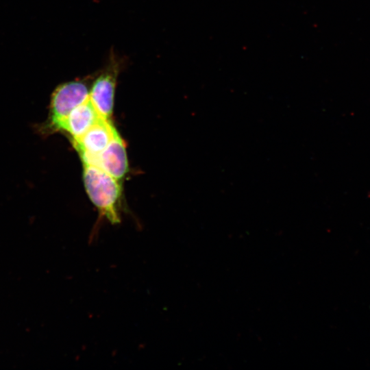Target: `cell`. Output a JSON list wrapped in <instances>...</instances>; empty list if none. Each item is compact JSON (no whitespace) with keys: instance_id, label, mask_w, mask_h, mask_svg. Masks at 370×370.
I'll list each match as a JSON object with an SVG mask.
<instances>
[{"instance_id":"1","label":"cell","mask_w":370,"mask_h":370,"mask_svg":"<svg viewBox=\"0 0 370 370\" xmlns=\"http://www.w3.org/2000/svg\"><path fill=\"white\" fill-rule=\"evenodd\" d=\"M83 165L84 186L90 200L111 223H120L121 189L119 180L95 165L88 163Z\"/></svg>"},{"instance_id":"2","label":"cell","mask_w":370,"mask_h":370,"mask_svg":"<svg viewBox=\"0 0 370 370\" xmlns=\"http://www.w3.org/2000/svg\"><path fill=\"white\" fill-rule=\"evenodd\" d=\"M89 79H81L58 85L51 97L47 128L56 131L77 106L89 99Z\"/></svg>"},{"instance_id":"3","label":"cell","mask_w":370,"mask_h":370,"mask_svg":"<svg viewBox=\"0 0 370 370\" xmlns=\"http://www.w3.org/2000/svg\"><path fill=\"white\" fill-rule=\"evenodd\" d=\"M120 63L111 59L108 65L94 78L90 85L89 99L104 119H110L114 107L115 88Z\"/></svg>"},{"instance_id":"4","label":"cell","mask_w":370,"mask_h":370,"mask_svg":"<svg viewBox=\"0 0 370 370\" xmlns=\"http://www.w3.org/2000/svg\"><path fill=\"white\" fill-rule=\"evenodd\" d=\"M82 160L83 163L99 167L117 180L125 175L128 168L125 145L119 133L101 153Z\"/></svg>"},{"instance_id":"5","label":"cell","mask_w":370,"mask_h":370,"mask_svg":"<svg viewBox=\"0 0 370 370\" xmlns=\"http://www.w3.org/2000/svg\"><path fill=\"white\" fill-rule=\"evenodd\" d=\"M110 119L101 118L73 143L82 158L95 156L101 153L117 134Z\"/></svg>"},{"instance_id":"6","label":"cell","mask_w":370,"mask_h":370,"mask_svg":"<svg viewBox=\"0 0 370 370\" xmlns=\"http://www.w3.org/2000/svg\"><path fill=\"white\" fill-rule=\"evenodd\" d=\"M101 118L102 116L88 99L69 113L60 125L58 130L66 132L73 140L82 136Z\"/></svg>"}]
</instances>
